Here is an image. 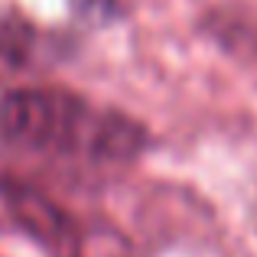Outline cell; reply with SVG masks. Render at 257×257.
Segmentation results:
<instances>
[{"instance_id": "cell-1", "label": "cell", "mask_w": 257, "mask_h": 257, "mask_svg": "<svg viewBox=\"0 0 257 257\" xmlns=\"http://www.w3.org/2000/svg\"><path fill=\"white\" fill-rule=\"evenodd\" d=\"M0 140L56 157L117 163L137 157L147 134L137 120L62 88L0 85Z\"/></svg>"}, {"instance_id": "cell-2", "label": "cell", "mask_w": 257, "mask_h": 257, "mask_svg": "<svg viewBox=\"0 0 257 257\" xmlns=\"http://www.w3.org/2000/svg\"><path fill=\"white\" fill-rule=\"evenodd\" d=\"M10 208L20 218V225L52 257H85V238L78 225L65 212H59L49 199L36 195L33 189H13Z\"/></svg>"}, {"instance_id": "cell-3", "label": "cell", "mask_w": 257, "mask_h": 257, "mask_svg": "<svg viewBox=\"0 0 257 257\" xmlns=\"http://www.w3.org/2000/svg\"><path fill=\"white\" fill-rule=\"evenodd\" d=\"M36 49V33L20 20H0V65H23Z\"/></svg>"}]
</instances>
